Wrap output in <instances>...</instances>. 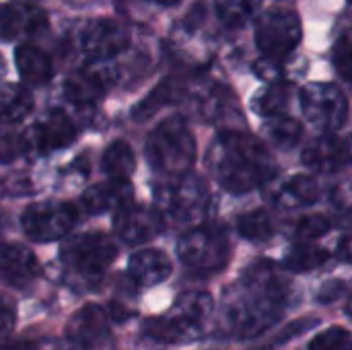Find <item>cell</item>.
<instances>
[{
    "label": "cell",
    "mask_w": 352,
    "mask_h": 350,
    "mask_svg": "<svg viewBox=\"0 0 352 350\" xmlns=\"http://www.w3.org/2000/svg\"><path fill=\"white\" fill-rule=\"evenodd\" d=\"M289 299L291 287L280 270L268 260H258L227 291L219 330L239 340L260 336L280 322Z\"/></svg>",
    "instance_id": "obj_1"
},
{
    "label": "cell",
    "mask_w": 352,
    "mask_h": 350,
    "mask_svg": "<svg viewBox=\"0 0 352 350\" xmlns=\"http://www.w3.org/2000/svg\"><path fill=\"white\" fill-rule=\"evenodd\" d=\"M208 167L227 192L248 194L274 175L276 161L260 138L223 130L208 151Z\"/></svg>",
    "instance_id": "obj_2"
},
{
    "label": "cell",
    "mask_w": 352,
    "mask_h": 350,
    "mask_svg": "<svg viewBox=\"0 0 352 350\" xmlns=\"http://www.w3.org/2000/svg\"><path fill=\"white\" fill-rule=\"evenodd\" d=\"M214 301L204 291H186L159 318L144 322V334L161 344H188L204 336Z\"/></svg>",
    "instance_id": "obj_3"
},
{
    "label": "cell",
    "mask_w": 352,
    "mask_h": 350,
    "mask_svg": "<svg viewBox=\"0 0 352 350\" xmlns=\"http://www.w3.org/2000/svg\"><path fill=\"white\" fill-rule=\"evenodd\" d=\"M146 159L163 179L190 173L196 161V138L182 116L161 120L146 138Z\"/></svg>",
    "instance_id": "obj_4"
},
{
    "label": "cell",
    "mask_w": 352,
    "mask_h": 350,
    "mask_svg": "<svg viewBox=\"0 0 352 350\" xmlns=\"http://www.w3.org/2000/svg\"><path fill=\"white\" fill-rule=\"evenodd\" d=\"M157 210L163 217L165 225H200V219L208 212L210 190L208 184L196 173H184L177 177H167L155 186Z\"/></svg>",
    "instance_id": "obj_5"
},
{
    "label": "cell",
    "mask_w": 352,
    "mask_h": 350,
    "mask_svg": "<svg viewBox=\"0 0 352 350\" xmlns=\"http://www.w3.org/2000/svg\"><path fill=\"white\" fill-rule=\"evenodd\" d=\"M179 260L198 274H214L223 270L231 258V243L223 227L194 225L188 227L177 241Z\"/></svg>",
    "instance_id": "obj_6"
},
{
    "label": "cell",
    "mask_w": 352,
    "mask_h": 350,
    "mask_svg": "<svg viewBox=\"0 0 352 350\" xmlns=\"http://www.w3.org/2000/svg\"><path fill=\"white\" fill-rule=\"evenodd\" d=\"M118 256V245L105 233H80L62 245V264L72 274L95 281L113 264Z\"/></svg>",
    "instance_id": "obj_7"
},
{
    "label": "cell",
    "mask_w": 352,
    "mask_h": 350,
    "mask_svg": "<svg viewBox=\"0 0 352 350\" xmlns=\"http://www.w3.org/2000/svg\"><path fill=\"white\" fill-rule=\"evenodd\" d=\"M305 120L318 130L332 134L349 120L346 95L332 83H309L299 93Z\"/></svg>",
    "instance_id": "obj_8"
},
{
    "label": "cell",
    "mask_w": 352,
    "mask_h": 350,
    "mask_svg": "<svg viewBox=\"0 0 352 350\" xmlns=\"http://www.w3.org/2000/svg\"><path fill=\"white\" fill-rule=\"evenodd\" d=\"M303 37L301 19L289 8H270L266 10L256 25V43L264 58L283 60L297 50Z\"/></svg>",
    "instance_id": "obj_9"
},
{
    "label": "cell",
    "mask_w": 352,
    "mask_h": 350,
    "mask_svg": "<svg viewBox=\"0 0 352 350\" xmlns=\"http://www.w3.org/2000/svg\"><path fill=\"white\" fill-rule=\"evenodd\" d=\"M76 223V210L68 202L43 200L29 204L21 215V227L29 239L50 243L66 237Z\"/></svg>",
    "instance_id": "obj_10"
},
{
    "label": "cell",
    "mask_w": 352,
    "mask_h": 350,
    "mask_svg": "<svg viewBox=\"0 0 352 350\" xmlns=\"http://www.w3.org/2000/svg\"><path fill=\"white\" fill-rule=\"evenodd\" d=\"M128 43V29L116 19H95L80 33V47L91 62H105L122 54Z\"/></svg>",
    "instance_id": "obj_11"
},
{
    "label": "cell",
    "mask_w": 352,
    "mask_h": 350,
    "mask_svg": "<svg viewBox=\"0 0 352 350\" xmlns=\"http://www.w3.org/2000/svg\"><path fill=\"white\" fill-rule=\"evenodd\" d=\"M76 138V128L72 120L62 109L47 111L41 120L31 124L21 140V144L35 153H54L68 146Z\"/></svg>",
    "instance_id": "obj_12"
},
{
    "label": "cell",
    "mask_w": 352,
    "mask_h": 350,
    "mask_svg": "<svg viewBox=\"0 0 352 350\" xmlns=\"http://www.w3.org/2000/svg\"><path fill=\"white\" fill-rule=\"evenodd\" d=\"M66 340L80 350L101 349L109 340V314L99 305H85L66 324Z\"/></svg>",
    "instance_id": "obj_13"
},
{
    "label": "cell",
    "mask_w": 352,
    "mask_h": 350,
    "mask_svg": "<svg viewBox=\"0 0 352 350\" xmlns=\"http://www.w3.org/2000/svg\"><path fill=\"white\" fill-rule=\"evenodd\" d=\"M116 78L118 76L111 66L105 62H93L91 66H85L66 78L64 95L74 105H91L109 91Z\"/></svg>",
    "instance_id": "obj_14"
},
{
    "label": "cell",
    "mask_w": 352,
    "mask_h": 350,
    "mask_svg": "<svg viewBox=\"0 0 352 350\" xmlns=\"http://www.w3.org/2000/svg\"><path fill=\"white\" fill-rule=\"evenodd\" d=\"M113 227H116L118 237L124 243L138 245V243L151 241L157 235H161L167 225L157 208L128 204L122 210H118V215L113 219Z\"/></svg>",
    "instance_id": "obj_15"
},
{
    "label": "cell",
    "mask_w": 352,
    "mask_h": 350,
    "mask_svg": "<svg viewBox=\"0 0 352 350\" xmlns=\"http://www.w3.org/2000/svg\"><path fill=\"white\" fill-rule=\"evenodd\" d=\"M349 142L336 134H322L314 138L301 155L303 165L318 173H336L349 165Z\"/></svg>",
    "instance_id": "obj_16"
},
{
    "label": "cell",
    "mask_w": 352,
    "mask_h": 350,
    "mask_svg": "<svg viewBox=\"0 0 352 350\" xmlns=\"http://www.w3.org/2000/svg\"><path fill=\"white\" fill-rule=\"evenodd\" d=\"M47 27L45 12L35 4H2L0 6V39H19L37 35Z\"/></svg>",
    "instance_id": "obj_17"
},
{
    "label": "cell",
    "mask_w": 352,
    "mask_h": 350,
    "mask_svg": "<svg viewBox=\"0 0 352 350\" xmlns=\"http://www.w3.org/2000/svg\"><path fill=\"white\" fill-rule=\"evenodd\" d=\"M134 190L128 179H107L101 184L91 186L80 196V206L89 215L122 210L124 206L132 204Z\"/></svg>",
    "instance_id": "obj_18"
},
{
    "label": "cell",
    "mask_w": 352,
    "mask_h": 350,
    "mask_svg": "<svg viewBox=\"0 0 352 350\" xmlns=\"http://www.w3.org/2000/svg\"><path fill=\"white\" fill-rule=\"evenodd\" d=\"M39 274V260L21 243L0 241V278L12 285H27Z\"/></svg>",
    "instance_id": "obj_19"
},
{
    "label": "cell",
    "mask_w": 352,
    "mask_h": 350,
    "mask_svg": "<svg viewBox=\"0 0 352 350\" xmlns=\"http://www.w3.org/2000/svg\"><path fill=\"white\" fill-rule=\"evenodd\" d=\"M173 270L171 258L161 250H140L128 260V276L140 287H153L163 283Z\"/></svg>",
    "instance_id": "obj_20"
},
{
    "label": "cell",
    "mask_w": 352,
    "mask_h": 350,
    "mask_svg": "<svg viewBox=\"0 0 352 350\" xmlns=\"http://www.w3.org/2000/svg\"><path fill=\"white\" fill-rule=\"evenodd\" d=\"M318 198L320 186L311 175H293L285 179L272 194V200L280 210H301L316 204Z\"/></svg>",
    "instance_id": "obj_21"
},
{
    "label": "cell",
    "mask_w": 352,
    "mask_h": 350,
    "mask_svg": "<svg viewBox=\"0 0 352 350\" xmlns=\"http://www.w3.org/2000/svg\"><path fill=\"white\" fill-rule=\"evenodd\" d=\"M14 62H16L19 74L31 85H45L54 76V66H52L50 56L35 45H29V43L19 45L14 52Z\"/></svg>",
    "instance_id": "obj_22"
},
{
    "label": "cell",
    "mask_w": 352,
    "mask_h": 350,
    "mask_svg": "<svg viewBox=\"0 0 352 350\" xmlns=\"http://www.w3.org/2000/svg\"><path fill=\"white\" fill-rule=\"evenodd\" d=\"M198 99H200L198 101L200 113L210 122H225L239 116V105L235 101V95L225 85H210L202 89Z\"/></svg>",
    "instance_id": "obj_23"
},
{
    "label": "cell",
    "mask_w": 352,
    "mask_h": 350,
    "mask_svg": "<svg viewBox=\"0 0 352 350\" xmlns=\"http://www.w3.org/2000/svg\"><path fill=\"white\" fill-rule=\"evenodd\" d=\"M262 134H264L262 142H268L280 151H291L301 142L303 126L295 118L274 116V118H266V122L262 126Z\"/></svg>",
    "instance_id": "obj_24"
},
{
    "label": "cell",
    "mask_w": 352,
    "mask_h": 350,
    "mask_svg": "<svg viewBox=\"0 0 352 350\" xmlns=\"http://www.w3.org/2000/svg\"><path fill=\"white\" fill-rule=\"evenodd\" d=\"M33 111V95L14 83H6L0 87V120L6 124L23 122Z\"/></svg>",
    "instance_id": "obj_25"
},
{
    "label": "cell",
    "mask_w": 352,
    "mask_h": 350,
    "mask_svg": "<svg viewBox=\"0 0 352 350\" xmlns=\"http://www.w3.org/2000/svg\"><path fill=\"white\" fill-rule=\"evenodd\" d=\"M330 260L328 250L316 245V243H295L289 248V252L283 258V268L295 274L311 272L320 266H324Z\"/></svg>",
    "instance_id": "obj_26"
},
{
    "label": "cell",
    "mask_w": 352,
    "mask_h": 350,
    "mask_svg": "<svg viewBox=\"0 0 352 350\" xmlns=\"http://www.w3.org/2000/svg\"><path fill=\"white\" fill-rule=\"evenodd\" d=\"M291 103V85L289 83H270L268 87L260 89L252 99V107L262 118L285 116V109Z\"/></svg>",
    "instance_id": "obj_27"
},
{
    "label": "cell",
    "mask_w": 352,
    "mask_h": 350,
    "mask_svg": "<svg viewBox=\"0 0 352 350\" xmlns=\"http://www.w3.org/2000/svg\"><path fill=\"white\" fill-rule=\"evenodd\" d=\"M101 165L109 179H128L136 169V155L126 140H113L105 149Z\"/></svg>",
    "instance_id": "obj_28"
},
{
    "label": "cell",
    "mask_w": 352,
    "mask_h": 350,
    "mask_svg": "<svg viewBox=\"0 0 352 350\" xmlns=\"http://www.w3.org/2000/svg\"><path fill=\"white\" fill-rule=\"evenodd\" d=\"M262 8V0H219L217 14L219 21L229 29L245 27Z\"/></svg>",
    "instance_id": "obj_29"
},
{
    "label": "cell",
    "mask_w": 352,
    "mask_h": 350,
    "mask_svg": "<svg viewBox=\"0 0 352 350\" xmlns=\"http://www.w3.org/2000/svg\"><path fill=\"white\" fill-rule=\"evenodd\" d=\"M177 97H179V87L173 80H163L132 109V118L134 120H148L157 111H161L165 105L173 103Z\"/></svg>",
    "instance_id": "obj_30"
},
{
    "label": "cell",
    "mask_w": 352,
    "mask_h": 350,
    "mask_svg": "<svg viewBox=\"0 0 352 350\" xmlns=\"http://www.w3.org/2000/svg\"><path fill=\"white\" fill-rule=\"evenodd\" d=\"M237 231L243 239H250V241H268L272 235H274V223H272V217L258 208V210H252V212H245L239 217L237 221Z\"/></svg>",
    "instance_id": "obj_31"
},
{
    "label": "cell",
    "mask_w": 352,
    "mask_h": 350,
    "mask_svg": "<svg viewBox=\"0 0 352 350\" xmlns=\"http://www.w3.org/2000/svg\"><path fill=\"white\" fill-rule=\"evenodd\" d=\"M320 326V320L318 318H299V320H295V322H291V324H287L280 332H276L270 340H266V342H262L260 347H256V349L252 350H278L283 349L285 344H289V342H293V340H297L299 336H303L305 332H309V330H314V328H318Z\"/></svg>",
    "instance_id": "obj_32"
},
{
    "label": "cell",
    "mask_w": 352,
    "mask_h": 350,
    "mask_svg": "<svg viewBox=\"0 0 352 350\" xmlns=\"http://www.w3.org/2000/svg\"><path fill=\"white\" fill-rule=\"evenodd\" d=\"M330 229H332V223L326 217H322V215H307V217H303L297 223L295 235H297V239L301 243H314L316 239L328 235Z\"/></svg>",
    "instance_id": "obj_33"
},
{
    "label": "cell",
    "mask_w": 352,
    "mask_h": 350,
    "mask_svg": "<svg viewBox=\"0 0 352 350\" xmlns=\"http://www.w3.org/2000/svg\"><path fill=\"white\" fill-rule=\"evenodd\" d=\"M351 332L342 326H334L328 328L326 332H320L309 342L307 350H351Z\"/></svg>",
    "instance_id": "obj_34"
},
{
    "label": "cell",
    "mask_w": 352,
    "mask_h": 350,
    "mask_svg": "<svg viewBox=\"0 0 352 350\" xmlns=\"http://www.w3.org/2000/svg\"><path fill=\"white\" fill-rule=\"evenodd\" d=\"M16 324V307L8 297L0 295V342L10 336Z\"/></svg>",
    "instance_id": "obj_35"
},
{
    "label": "cell",
    "mask_w": 352,
    "mask_h": 350,
    "mask_svg": "<svg viewBox=\"0 0 352 350\" xmlns=\"http://www.w3.org/2000/svg\"><path fill=\"white\" fill-rule=\"evenodd\" d=\"M334 64H336V70L340 72V76L344 80H351V41H349V35H342L340 41L336 43Z\"/></svg>",
    "instance_id": "obj_36"
},
{
    "label": "cell",
    "mask_w": 352,
    "mask_h": 350,
    "mask_svg": "<svg viewBox=\"0 0 352 350\" xmlns=\"http://www.w3.org/2000/svg\"><path fill=\"white\" fill-rule=\"evenodd\" d=\"M344 293H346V283L344 281H328L318 291V301L324 303V305H328V303L338 301Z\"/></svg>",
    "instance_id": "obj_37"
},
{
    "label": "cell",
    "mask_w": 352,
    "mask_h": 350,
    "mask_svg": "<svg viewBox=\"0 0 352 350\" xmlns=\"http://www.w3.org/2000/svg\"><path fill=\"white\" fill-rule=\"evenodd\" d=\"M21 142L8 134H2L0 132V163H6V161H12L19 153H21Z\"/></svg>",
    "instance_id": "obj_38"
},
{
    "label": "cell",
    "mask_w": 352,
    "mask_h": 350,
    "mask_svg": "<svg viewBox=\"0 0 352 350\" xmlns=\"http://www.w3.org/2000/svg\"><path fill=\"white\" fill-rule=\"evenodd\" d=\"M19 350H64L58 340H35L31 344H25Z\"/></svg>",
    "instance_id": "obj_39"
},
{
    "label": "cell",
    "mask_w": 352,
    "mask_h": 350,
    "mask_svg": "<svg viewBox=\"0 0 352 350\" xmlns=\"http://www.w3.org/2000/svg\"><path fill=\"white\" fill-rule=\"evenodd\" d=\"M148 2H155V4H161V6H175L182 0H148Z\"/></svg>",
    "instance_id": "obj_40"
},
{
    "label": "cell",
    "mask_w": 352,
    "mask_h": 350,
    "mask_svg": "<svg viewBox=\"0 0 352 350\" xmlns=\"http://www.w3.org/2000/svg\"><path fill=\"white\" fill-rule=\"evenodd\" d=\"M340 250H342V258L349 260V237L342 239V248H340Z\"/></svg>",
    "instance_id": "obj_41"
},
{
    "label": "cell",
    "mask_w": 352,
    "mask_h": 350,
    "mask_svg": "<svg viewBox=\"0 0 352 350\" xmlns=\"http://www.w3.org/2000/svg\"><path fill=\"white\" fill-rule=\"evenodd\" d=\"M2 72H4V62H2V56H0V76H2Z\"/></svg>",
    "instance_id": "obj_42"
}]
</instances>
